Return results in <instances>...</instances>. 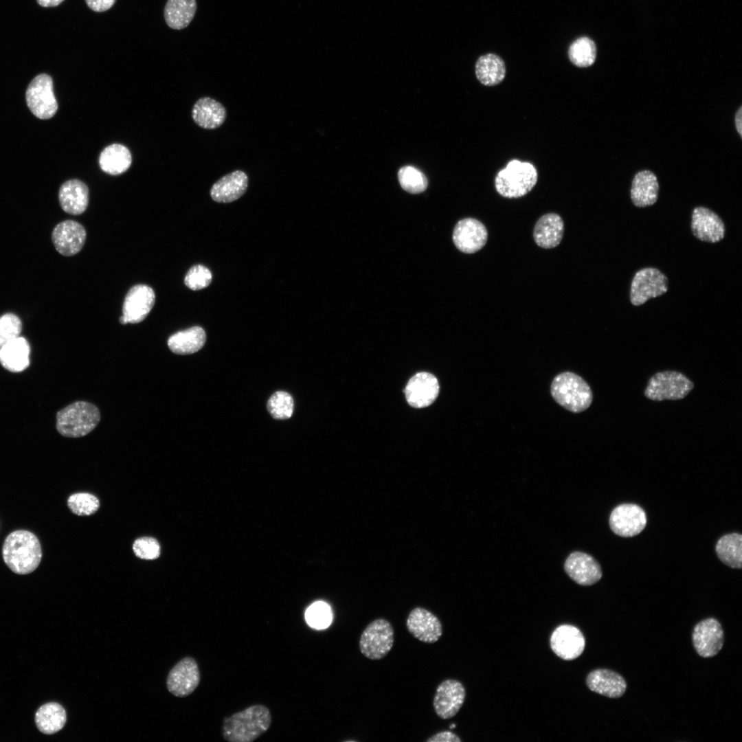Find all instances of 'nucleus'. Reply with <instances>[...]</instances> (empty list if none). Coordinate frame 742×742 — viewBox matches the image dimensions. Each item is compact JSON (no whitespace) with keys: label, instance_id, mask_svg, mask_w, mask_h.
<instances>
[{"label":"nucleus","instance_id":"nucleus-1","mask_svg":"<svg viewBox=\"0 0 742 742\" xmlns=\"http://www.w3.org/2000/svg\"><path fill=\"white\" fill-rule=\"evenodd\" d=\"M5 563L17 574H27L34 572L42 559L41 546L37 537L25 530L10 532L5 539L2 547Z\"/></svg>","mask_w":742,"mask_h":742},{"label":"nucleus","instance_id":"nucleus-2","mask_svg":"<svg viewBox=\"0 0 742 742\" xmlns=\"http://www.w3.org/2000/svg\"><path fill=\"white\" fill-rule=\"evenodd\" d=\"M271 720L269 708L252 705L224 718L222 735L229 742H251L267 731Z\"/></svg>","mask_w":742,"mask_h":742},{"label":"nucleus","instance_id":"nucleus-3","mask_svg":"<svg viewBox=\"0 0 742 742\" xmlns=\"http://www.w3.org/2000/svg\"><path fill=\"white\" fill-rule=\"evenodd\" d=\"M550 393L556 403L573 413L586 410L593 400L589 385L580 376L571 372H561L554 378Z\"/></svg>","mask_w":742,"mask_h":742},{"label":"nucleus","instance_id":"nucleus-4","mask_svg":"<svg viewBox=\"0 0 742 742\" xmlns=\"http://www.w3.org/2000/svg\"><path fill=\"white\" fill-rule=\"evenodd\" d=\"M537 179L538 172L532 164L513 159L497 172L495 187L504 197L519 198L530 192Z\"/></svg>","mask_w":742,"mask_h":742},{"label":"nucleus","instance_id":"nucleus-5","mask_svg":"<svg viewBox=\"0 0 742 742\" xmlns=\"http://www.w3.org/2000/svg\"><path fill=\"white\" fill-rule=\"evenodd\" d=\"M100 420V411L95 405L76 401L58 412L56 426L60 435L79 438L93 431Z\"/></svg>","mask_w":742,"mask_h":742},{"label":"nucleus","instance_id":"nucleus-6","mask_svg":"<svg viewBox=\"0 0 742 742\" xmlns=\"http://www.w3.org/2000/svg\"><path fill=\"white\" fill-rule=\"evenodd\" d=\"M394 641V631L391 622L385 618H376L363 631L359 639V649L366 657L379 660L391 651Z\"/></svg>","mask_w":742,"mask_h":742},{"label":"nucleus","instance_id":"nucleus-7","mask_svg":"<svg viewBox=\"0 0 742 742\" xmlns=\"http://www.w3.org/2000/svg\"><path fill=\"white\" fill-rule=\"evenodd\" d=\"M693 387V383L680 372H660L649 380L644 395L653 401L679 400L687 396Z\"/></svg>","mask_w":742,"mask_h":742},{"label":"nucleus","instance_id":"nucleus-8","mask_svg":"<svg viewBox=\"0 0 742 742\" xmlns=\"http://www.w3.org/2000/svg\"><path fill=\"white\" fill-rule=\"evenodd\" d=\"M25 98L31 112L40 119H49L57 111L58 103L54 94L53 80L46 74H39L31 81Z\"/></svg>","mask_w":742,"mask_h":742},{"label":"nucleus","instance_id":"nucleus-9","mask_svg":"<svg viewBox=\"0 0 742 742\" xmlns=\"http://www.w3.org/2000/svg\"><path fill=\"white\" fill-rule=\"evenodd\" d=\"M668 287L666 276L659 269L646 267L634 275L630 289V300L633 305L640 306L651 298L664 294Z\"/></svg>","mask_w":742,"mask_h":742},{"label":"nucleus","instance_id":"nucleus-10","mask_svg":"<svg viewBox=\"0 0 742 742\" xmlns=\"http://www.w3.org/2000/svg\"><path fill=\"white\" fill-rule=\"evenodd\" d=\"M647 524L644 510L634 504L618 505L611 511L609 526L611 530L622 537H631L640 533Z\"/></svg>","mask_w":742,"mask_h":742},{"label":"nucleus","instance_id":"nucleus-11","mask_svg":"<svg viewBox=\"0 0 742 742\" xmlns=\"http://www.w3.org/2000/svg\"><path fill=\"white\" fill-rule=\"evenodd\" d=\"M465 697L466 690L461 682L445 679L436 688L433 700L434 711L442 719H451L458 712Z\"/></svg>","mask_w":742,"mask_h":742},{"label":"nucleus","instance_id":"nucleus-12","mask_svg":"<svg viewBox=\"0 0 742 742\" xmlns=\"http://www.w3.org/2000/svg\"><path fill=\"white\" fill-rule=\"evenodd\" d=\"M692 640L693 647L699 655L703 657H713L721 651L723 645V630L717 620L709 618L695 626Z\"/></svg>","mask_w":742,"mask_h":742},{"label":"nucleus","instance_id":"nucleus-13","mask_svg":"<svg viewBox=\"0 0 742 742\" xmlns=\"http://www.w3.org/2000/svg\"><path fill=\"white\" fill-rule=\"evenodd\" d=\"M406 627L416 639L427 644L438 641L443 632L440 619L430 611L420 607L409 612Z\"/></svg>","mask_w":742,"mask_h":742},{"label":"nucleus","instance_id":"nucleus-14","mask_svg":"<svg viewBox=\"0 0 742 742\" xmlns=\"http://www.w3.org/2000/svg\"><path fill=\"white\" fill-rule=\"evenodd\" d=\"M199 682L198 664L194 659L187 657L180 660L170 671L167 687L172 695L183 697L192 693Z\"/></svg>","mask_w":742,"mask_h":742},{"label":"nucleus","instance_id":"nucleus-15","mask_svg":"<svg viewBox=\"0 0 742 742\" xmlns=\"http://www.w3.org/2000/svg\"><path fill=\"white\" fill-rule=\"evenodd\" d=\"M86 238L85 227L73 220H65L59 223L52 232V240L55 249L65 256L78 254L82 249Z\"/></svg>","mask_w":742,"mask_h":742},{"label":"nucleus","instance_id":"nucleus-16","mask_svg":"<svg viewBox=\"0 0 742 742\" xmlns=\"http://www.w3.org/2000/svg\"><path fill=\"white\" fill-rule=\"evenodd\" d=\"M550 643L553 652L565 660L578 657L585 646L582 632L570 625H561L556 627L550 636Z\"/></svg>","mask_w":742,"mask_h":742},{"label":"nucleus","instance_id":"nucleus-17","mask_svg":"<svg viewBox=\"0 0 742 742\" xmlns=\"http://www.w3.org/2000/svg\"><path fill=\"white\" fill-rule=\"evenodd\" d=\"M404 392L409 405L416 408L425 407L436 399L439 393V383L432 374L418 372L409 380Z\"/></svg>","mask_w":742,"mask_h":742},{"label":"nucleus","instance_id":"nucleus-18","mask_svg":"<svg viewBox=\"0 0 742 742\" xmlns=\"http://www.w3.org/2000/svg\"><path fill=\"white\" fill-rule=\"evenodd\" d=\"M155 302L154 290L146 284L132 286L126 293L122 313L128 323L137 324L142 322L149 314Z\"/></svg>","mask_w":742,"mask_h":742},{"label":"nucleus","instance_id":"nucleus-19","mask_svg":"<svg viewBox=\"0 0 742 742\" xmlns=\"http://www.w3.org/2000/svg\"><path fill=\"white\" fill-rule=\"evenodd\" d=\"M488 232L486 227L478 220L466 218L460 220L455 226L453 241L461 251L473 254L486 244Z\"/></svg>","mask_w":742,"mask_h":742},{"label":"nucleus","instance_id":"nucleus-20","mask_svg":"<svg viewBox=\"0 0 742 742\" xmlns=\"http://www.w3.org/2000/svg\"><path fill=\"white\" fill-rule=\"evenodd\" d=\"M564 569L571 579L583 586L594 585L602 577L598 563L591 555L583 552H572L565 561Z\"/></svg>","mask_w":742,"mask_h":742},{"label":"nucleus","instance_id":"nucleus-21","mask_svg":"<svg viewBox=\"0 0 742 742\" xmlns=\"http://www.w3.org/2000/svg\"><path fill=\"white\" fill-rule=\"evenodd\" d=\"M691 229L697 238L712 243L721 240L726 232L724 223L718 214L701 206L693 211Z\"/></svg>","mask_w":742,"mask_h":742},{"label":"nucleus","instance_id":"nucleus-22","mask_svg":"<svg viewBox=\"0 0 742 742\" xmlns=\"http://www.w3.org/2000/svg\"><path fill=\"white\" fill-rule=\"evenodd\" d=\"M248 176L241 170H234L220 178L212 186L210 196L217 203H228L241 197L248 187Z\"/></svg>","mask_w":742,"mask_h":742},{"label":"nucleus","instance_id":"nucleus-23","mask_svg":"<svg viewBox=\"0 0 742 742\" xmlns=\"http://www.w3.org/2000/svg\"><path fill=\"white\" fill-rule=\"evenodd\" d=\"M589 690L609 698H619L626 691L627 683L618 673L599 668L590 672L586 678Z\"/></svg>","mask_w":742,"mask_h":742},{"label":"nucleus","instance_id":"nucleus-24","mask_svg":"<svg viewBox=\"0 0 742 742\" xmlns=\"http://www.w3.org/2000/svg\"><path fill=\"white\" fill-rule=\"evenodd\" d=\"M227 111L219 102L210 97L199 98L194 104L192 117L200 127L214 130L222 126L225 121Z\"/></svg>","mask_w":742,"mask_h":742},{"label":"nucleus","instance_id":"nucleus-25","mask_svg":"<svg viewBox=\"0 0 742 742\" xmlns=\"http://www.w3.org/2000/svg\"><path fill=\"white\" fill-rule=\"evenodd\" d=\"M58 199L65 212L72 215L81 214L88 206V187L78 179L68 180L60 186Z\"/></svg>","mask_w":742,"mask_h":742},{"label":"nucleus","instance_id":"nucleus-26","mask_svg":"<svg viewBox=\"0 0 742 742\" xmlns=\"http://www.w3.org/2000/svg\"><path fill=\"white\" fill-rule=\"evenodd\" d=\"M659 183L656 175L649 170L638 172L631 183V199L638 207L651 206L658 199Z\"/></svg>","mask_w":742,"mask_h":742},{"label":"nucleus","instance_id":"nucleus-27","mask_svg":"<svg viewBox=\"0 0 742 742\" xmlns=\"http://www.w3.org/2000/svg\"><path fill=\"white\" fill-rule=\"evenodd\" d=\"M564 223L561 217L554 213L542 216L536 223L533 236L537 245L542 248L556 247L561 241Z\"/></svg>","mask_w":742,"mask_h":742},{"label":"nucleus","instance_id":"nucleus-28","mask_svg":"<svg viewBox=\"0 0 742 742\" xmlns=\"http://www.w3.org/2000/svg\"><path fill=\"white\" fill-rule=\"evenodd\" d=\"M30 346L27 340L18 337L0 349V363L12 372H21L30 366Z\"/></svg>","mask_w":742,"mask_h":742},{"label":"nucleus","instance_id":"nucleus-29","mask_svg":"<svg viewBox=\"0 0 742 742\" xmlns=\"http://www.w3.org/2000/svg\"><path fill=\"white\" fill-rule=\"evenodd\" d=\"M206 341V334L201 326H192L170 335L167 344L170 350L177 355H190L201 350Z\"/></svg>","mask_w":742,"mask_h":742},{"label":"nucleus","instance_id":"nucleus-30","mask_svg":"<svg viewBox=\"0 0 742 742\" xmlns=\"http://www.w3.org/2000/svg\"><path fill=\"white\" fill-rule=\"evenodd\" d=\"M98 161L102 171L111 175H118L130 168L132 157L125 146L113 144L103 149Z\"/></svg>","mask_w":742,"mask_h":742},{"label":"nucleus","instance_id":"nucleus-31","mask_svg":"<svg viewBox=\"0 0 742 742\" xmlns=\"http://www.w3.org/2000/svg\"><path fill=\"white\" fill-rule=\"evenodd\" d=\"M477 80L485 86H495L504 79L506 65L504 60L495 54L480 56L475 64Z\"/></svg>","mask_w":742,"mask_h":742},{"label":"nucleus","instance_id":"nucleus-32","mask_svg":"<svg viewBox=\"0 0 742 742\" xmlns=\"http://www.w3.org/2000/svg\"><path fill=\"white\" fill-rule=\"evenodd\" d=\"M67 721L66 711L59 704L49 702L42 705L35 714V723L42 733L52 734L60 731Z\"/></svg>","mask_w":742,"mask_h":742},{"label":"nucleus","instance_id":"nucleus-33","mask_svg":"<svg viewBox=\"0 0 742 742\" xmlns=\"http://www.w3.org/2000/svg\"><path fill=\"white\" fill-rule=\"evenodd\" d=\"M196 11V0H168L164 8V19L172 29L186 27Z\"/></svg>","mask_w":742,"mask_h":742},{"label":"nucleus","instance_id":"nucleus-34","mask_svg":"<svg viewBox=\"0 0 742 742\" xmlns=\"http://www.w3.org/2000/svg\"><path fill=\"white\" fill-rule=\"evenodd\" d=\"M719 559L726 565L741 569L742 566V535L730 533L721 537L715 546Z\"/></svg>","mask_w":742,"mask_h":742},{"label":"nucleus","instance_id":"nucleus-35","mask_svg":"<svg viewBox=\"0 0 742 742\" xmlns=\"http://www.w3.org/2000/svg\"><path fill=\"white\" fill-rule=\"evenodd\" d=\"M568 56L572 63L577 67H589L594 64L596 58V45L587 37L579 38L570 46Z\"/></svg>","mask_w":742,"mask_h":742},{"label":"nucleus","instance_id":"nucleus-36","mask_svg":"<svg viewBox=\"0 0 742 742\" xmlns=\"http://www.w3.org/2000/svg\"><path fill=\"white\" fill-rule=\"evenodd\" d=\"M398 179L402 188L412 194L423 192L428 184L425 175L417 168L410 166H404L399 170Z\"/></svg>","mask_w":742,"mask_h":742},{"label":"nucleus","instance_id":"nucleus-37","mask_svg":"<svg viewBox=\"0 0 742 742\" xmlns=\"http://www.w3.org/2000/svg\"><path fill=\"white\" fill-rule=\"evenodd\" d=\"M293 399L287 392L278 391L269 399L267 409L275 419L284 420L289 418L293 412Z\"/></svg>","mask_w":742,"mask_h":742},{"label":"nucleus","instance_id":"nucleus-38","mask_svg":"<svg viewBox=\"0 0 742 742\" xmlns=\"http://www.w3.org/2000/svg\"><path fill=\"white\" fill-rule=\"evenodd\" d=\"M67 506L73 513L79 516H87L98 510L100 502L98 499L92 494L78 493L68 497Z\"/></svg>","mask_w":742,"mask_h":742},{"label":"nucleus","instance_id":"nucleus-39","mask_svg":"<svg viewBox=\"0 0 742 742\" xmlns=\"http://www.w3.org/2000/svg\"><path fill=\"white\" fill-rule=\"evenodd\" d=\"M305 618L310 627L316 629H322L330 624L332 613L330 607L326 603L317 601L308 607Z\"/></svg>","mask_w":742,"mask_h":742},{"label":"nucleus","instance_id":"nucleus-40","mask_svg":"<svg viewBox=\"0 0 742 742\" xmlns=\"http://www.w3.org/2000/svg\"><path fill=\"white\" fill-rule=\"evenodd\" d=\"M22 322L15 314L7 313L0 317V349L10 341L19 337Z\"/></svg>","mask_w":742,"mask_h":742},{"label":"nucleus","instance_id":"nucleus-41","mask_svg":"<svg viewBox=\"0 0 742 742\" xmlns=\"http://www.w3.org/2000/svg\"><path fill=\"white\" fill-rule=\"evenodd\" d=\"M212 279V273L208 268L202 265H196L187 272L184 283L189 289L197 291L208 286Z\"/></svg>","mask_w":742,"mask_h":742},{"label":"nucleus","instance_id":"nucleus-42","mask_svg":"<svg viewBox=\"0 0 742 742\" xmlns=\"http://www.w3.org/2000/svg\"><path fill=\"white\" fill-rule=\"evenodd\" d=\"M133 550L137 557L146 560L157 559L160 554L159 543L152 537H144L136 539Z\"/></svg>","mask_w":742,"mask_h":742},{"label":"nucleus","instance_id":"nucleus-43","mask_svg":"<svg viewBox=\"0 0 742 742\" xmlns=\"http://www.w3.org/2000/svg\"><path fill=\"white\" fill-rule=\"evenodd\" d=\"M461 739L451 731L438 732L426 740V742H460Z\"/></svg>","mask_w":742,"mask_h":742},{"label":"nucleus","instance_id":"nucleus-44","mask_svg":"<svg viewBox=\"0 0 742 742\" xmlns=\"http://www.w3.org/2000/svg\"><path fill=\"white\" fill-rule=\"evenodd\" d=\"M116 0H85L88 7L98 12H104L110 9Z\"/></svg>","mask_w":742,"mask_h":742},{"label":"nucleus","instance_id":"nucleus-45","mask_svg":"<svg viewBox=\"0 0 742 742\" xmlns=\"http://www.w3.org/2000/svg\"><path fill=\"white\" fill-rule=\"evenodd\" d=\"M734 122H735L736 129H737L738 133L739 134L740 137H742V106H739V109L737 110V113L735 114Z\"/></svg>","mask_w":742,"mask_h":742},{"label":"nucleus","instance_id":"nucleus-46","mask_svg":"<svg viewBox=\"0 0 742 742\" xmlns=\"http://www.w3.org/2000/svg\"><path fill=\"white\" fill-rule=\"evenodd\" d=\"M38 3L43 7H54L60 4L64 0H36Z\"/></svg>","mask_w":742,"mask_h":742},{"label":"nucleus","instance_id":"nucleus-47","mask_svg":"<svg viewBox=\"0 0 742 742\" xmlns=\"http://www.w3.org/2000/svg\"><path fill=\"white\" fill-rule=\"evenodd\" d=\"M120 323H121L122 324H126L128 323V322H127L126 319V318L124 317V315H122V316H121V317H120Z\"/></svg>","mask_w":742,"mask_h":742}]
</instances>
